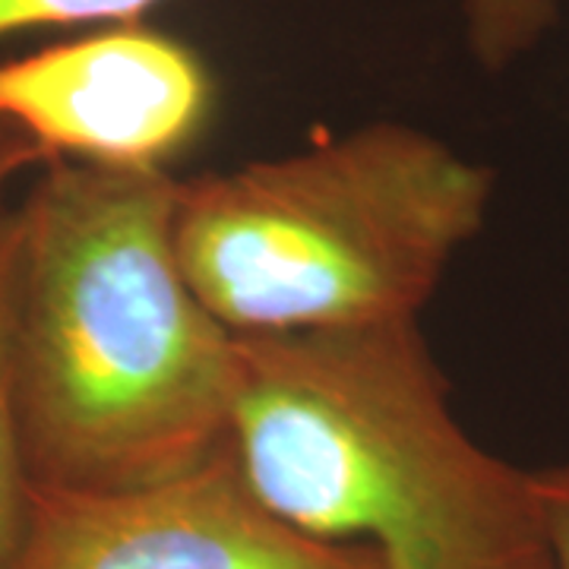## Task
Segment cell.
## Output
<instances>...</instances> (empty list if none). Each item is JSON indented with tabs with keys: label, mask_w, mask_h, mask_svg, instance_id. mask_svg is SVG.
Wrapping results in <instances>:
<instances>
[{
	"label": "cell",
	"mask_w": 569,
	"mask_h": 569,
	"mask_svg": "<svg viewBox=\"0 0 569 569\" xmlns=\"http://www.w3.org/2000/svg\"><path fill=\"white\" fill-rule=\"evenodd\" d=\"M13 284L17 209H0V569H10L29 519L32 481L26 471L13 399Z\"/></svg>",
	"instance_id": "6"
},
{
	"label": "cell",
	"mask_w": 569,
	"mask_h": 569,
	"mask_svg": "<svg viewBox=\"0 0 569 569\" xmlns=\"http://www.w3.org/2000/svg\"><path fill=\"white\" fill-rule=\"evenodd\" d=\"M560 0H462L471 58L488 73L522 61L557 22Z\"/></svg>",
	"instance_id": "7"
},
{
	"label": "cell",
	"mask_w": 569,
	"mask_h": 569,
	"mask_svg": "<svg viewBox=\"0 0 569 569\" xmlns=\"http://www.w3.org/2000/svg\"><path fill=\"white\" fill-rule=\"evenodd\" d=\"M156 3L162 0H0V39L86 22H133Z\"/></svg>",
	"instance_id": "8"
},
{
	"label": "cell",
	"mask_w": 569,
	"mask_h": 569,
	"mask_svg": "<svg viewBox=\"0 0 569 569\" xmlns=\"http://www.w3.org/2000/svg\"><path fill=\"white\" fill-rule=\"evenodd\" d=\"M418 326L238 339L247 485L383 569H553L535 475L468 433Z\"/></svg>",
	"instance_id": "2"
},
{
	"label": "cell",
	"mask_w": 569,
	"mask_h": 569,
	"mask_svg": "<svg viewBox=\"0 0 569 569\" xmlns=\"http://www.w3.org/2000/svg\"><path fill=\"white\" fill-rule=\"evenodd\" d=\"M168 168L54 159L17 203L13 399L41 490H127L231 443L238 336L174 241Z\"/></svg>",
	"instance_id": "1"
},
{
	"label": "cell",
	"mask_w": 569,
	"mask_h": 569,
	"mask_svg": "<svg viewBox=\"0 0 569 569\" xmlns=\"http://www.w3.org/2000/svg\"><path fill=\"white\" fill-rule=\"evenodd\" d=\"M493 171L402 121L181 181L183 272L238 339L421 323L488 222Z\"/></svg>",
	"instance_id": "3"
},
{
	"label": "cell",
	"mask_w": 569,
	"mask_h": 569,
	"mask_svg": "<svg viewBox=\"0 0 569 569\" xmlns=\"http://www.w3.org/2000/svg\"><path fill=\"white\" fill-rule=\"evenodd\" d=\"M209 111L203 58L142 20L0 61V121L51 162L168 168Z\"/></svg>",
	"instance_id": "5"
},
{
	"label": "cell",
	"mask_w": 569,
	"mask_h": 569,
	"mask_svg": "<svg viewBox=\"0 0 569 569\" xmlns=\"http://www.w3.org/2000/svg\"><path fill=\"white\" fill-rule=\"evenodd\" d=\"M531 475H535V493L548 531L550 563L553 569H569V462Z\"/></svg>",
	"instance_id": "9"
},
{
	"label": "cell",
	"mask_w": 569,
	"mask_h": 569,
	"mask_svg": "<svg viewBox=\"0 0 569 569\" xmlns=\"http://www.w3.org/2000/svg\"><path fill=\"white\" fill-rule=\"evenodd\" d=\"M10 569H383L365 545L295 529L247 485L231 443L127 490L32 488Z\"/></svg>",
	"instance_id": "4"
},
{
	"label": "cell",
	"mask_w": 569,
	"mask_h": 569,
	"mask_svg": "<svg viewBox=\"0 0 569 569\" xmlns=\"http://www.w3.org/2000/svg\"><path fill=\"white\" fill-rule=\"evenodd\" d=\"M51 162L36 142L17 127L0 121V209H7V193L26 171H39Z\"/></svg>",
	"instance_id": "10"
}]
</instances>
